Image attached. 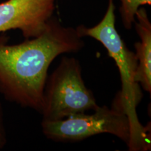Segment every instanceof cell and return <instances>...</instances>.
<instances>
[{
	"instance_id": "cell-3",
	"label": "cell",
	"mask_w": 151,
	"mask_h": 151,
	"mask_svg": "<svg viewBox=\"0 0 151 151\" xmlns=\"http://www.w3.org/2000/svg\"><path fill=\"white\" fill-rule=\"evenodd\" d=\"M97 106L93 93L85 85L80 62L63 57L47 78L40 111L42 120H60Z\"/></svg>"
},
{
	"instance_id": "cell-1",
	"label": "cell",
	"mask_w": 151,
	"mask_h": 151,
	"mask_svg": "<svg viewBox=\"0 0 151 151\" xmlns=\"http://www.w3.org/2000/svg\"><path fill=\"white\" fill-rule=\"evenodd\" d=\"M0 35V93L8 101L40 113L52 62L60 55L78 52L85 46L76 28L65 27L56 17L48 20L41 35L9 44Z\"/></svg>"
},
{
	"instance_id": "cell-8",
	"label": "cell",
	"mask_w": 151,
	"mask_h": 151,
	"mask_svg": "<svg viewBox=\"0 0 151 151\" xmlns=\"http://www.w3.org/2000/svg\"><path fill=\"white\" fill-rule=\"evenodd\" d=\"M7 142L6 133L4 121V112L2 105L0 101V150L5 146Z\"/></svg>"
},
{
	"instance_id": "cell-4",
	"label": "cell",
	"mask_w": 151,
	"mask_h": 151,
	"mask_svg": "<svg viewBox=\"0 0 151 151\" xmlns=\"http://www.w3.org/2000/svg\"><path fill=\"white\" fill-rule=\"evenodd\" d=\"M43 134L52 141L75 142L99 134H110L128 145L131 139L127 115L111 107L98 106L92 114L78 113L56 121L42 120Z\"/></svg>"
},
{
	"instance_id": "cell-2",
	"label": "cell",
	"mask_w": 151,
	"mask_h": 151,
	"mask_svg": "<svg viewBox=\"0 0 151 151\" xmlns=\"http://www.w3.org/2000/svg\"><path fill=\"white\" fill-rule=\"evenodd\" d=\"M116 6L109 0L106 12L97 24L92 27L79 25L76 28L81 37H89L99 41L108 51L118 68L121 90L114 99L112 107L127 115L129 120L131 139L128 145L131 151L150 149V127H144L139 121L137 107L143 98L140 85L135 81L137 60L135 52L124 43L116 28Z\"/></svg>"
},
{
	"instance_id": "cell-7",
	"label": "cell",
	"mask_w": 151,
	"mask_h": 151,
	"mask_svg": "<svg viewBox=\"0 0 151 151\" xmlns=\"http://www.w3.org/2000/svg\"><path fill=\"white\" fill-rule=\"evenodd\" d=\"M121 6L120 13L124 27L127 29H131L134 23L135 15L141 6L151 4V0H120Z\"/></svg>"
},
{
	"instance_id": "cell-6",
	"label": "cell",
	"mask_w": 151,
	"mask_h": 151,
	"mask_svg": "<svg viewBox=\"0 0 151 151\" xmlns=\"http://www.w3.org/2000/svg\"><path fill=\"white\" fill-rule=\"evenodd\" d=\"M135 29L140 41L134 43L137 68L135 81L145 91L151 92V23L147 11L139 8L136 13Z\"/></svg>"
},
{
	"instance_id": "cell-5",
	"label": "cell",
	"mask_w": 151,
	"mask_h": 151,
	"mask_svg": "<svg viewBox=\"0 0 151 151\" xmlns=\"http://www.w3.org/2000/svg\"><path fill=\"white\" fill-rule=\"evenodd\" d=\"M55 0H8L0 3V33L20 29L24 39L39 37L53 14Z\"/></svg>"
}]
</instances>
